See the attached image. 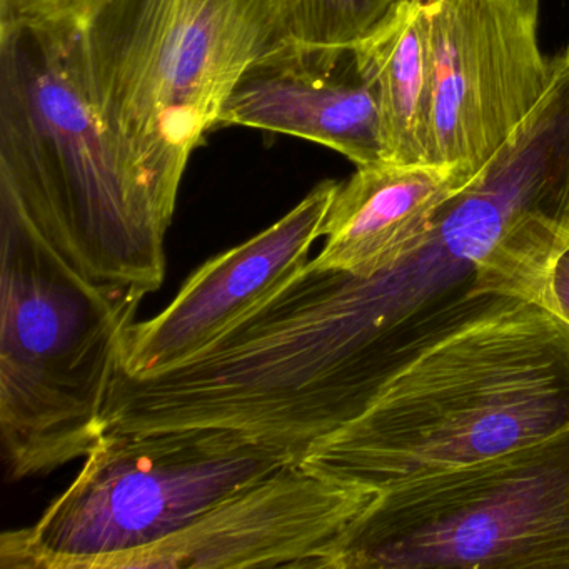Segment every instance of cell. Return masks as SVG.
<instances>
[{
  "label": "cell",
  "mask_w": 569,
  "mask_h": 569,
  "mask_svg": "<svg viewBox=\"0 0 569 569\" xmlns=\"http://www.w3.org/2000/svg\"><path fill=\"white\" fill-rule=\"evenodd\" d=\"M569 428V326L498 296L402 352L365 411L299 466L381 492Z\"/></svg>",
  "instance_id": "6da1fadb"
},
{
  "label": "cell",
  "mask_w": 569,
  "mask_h": 569,
  "mask_svg": "<svg viewBox=\"0 0 569 569\" xmlns=\"http://www.w3.org/2000/svg\"><path fill=\"white\" fill-rule=\"evenodd\" d=\"M86 88L168 232L192 152L246 71L292 41L284 0H69Z\"/></svg>",
  "instance_id": "7a4b0ae2"
},
{
  "label": "cell",
  "mask_w": 569,
  "mask_h": 569,
  "mask_svg": "<svg viewBox=\"0 0 569 569\" xmlns=\"http://www.w3.org/2000/svg\"><path fill=\"white\" fill-rule=\"evenodd\" d=\"M0 196L94 284L164 282L168 232L129 182L62 12L0 22Z\"/></svg>",
  "instance_id": "3957f363"
},
{
  "label": "cell",
  "mask_w": 569,
  "mask_h": 569,
  "mask_svg": "<svg viewBox=\"0 0 569 569\" xmlns=\"http://www.w3.org/2000/svg\"><path fill=\"white\" fill-rule=\"evenodd\" d=\"M0 435L14 479L86 458L108 432L109 389L141 292L79 274L0 196Z\"/></svg>",
  "instance_id": "277c9868"
},
{
  "label": "cell",
  "mask_w": 569,
  "mask_h": 569,
  "mask_svg": "<svg viewBox=\"0 0 569 569\" xmlns=\"http://www.w3.org/2000/svg\"><path fill=\"white\" fill-rule=\"evenodd\" d=\"M295 459L226 428L106 432L41 518L0 539L4 569H109Z\"/></svg>",
  "instance_id": "5b68a950"
},
{
  "label": "cell",
  "mask_w": 569,
  "mask_h": 569,
  "mask_svg": "<svg viewBox=\"0 0 569 569\" xmlns=\"http://www.w3.org/2000/svg\"><path fill=\"white\" fill-rule=\"evenodd\" d=\"M569 569V428L378 492L332 569Z\"/></svg>",
  "instance_id": "8992f818"
},
{
  "label": "cell",
  "mask_w": 569,
  "mask_h": 569,
  "mask_svg": "<svg viewBox=\"0 0 569 569\" xmlns=\"http://www.w3.org/2000/svg\"><path fill=\"white\" fill-rule=\"evenodd\" d=\"M539 0H426V161L475 178L551 84Z\"/></svg>",
  "instance_id": "52a82bcc"
},
{
  "label": "cell",
  "mask_w": 569,
  "mask_h": 569,
  "mask_svg": "<svg viewBox=\"0 0 569 569\" xmlns=\"http://www.w3.org/2000/svg\"><path fill=\"white\" fill-rule=\"evenodd\" d=\"M378 492L288 465L246 486L178 535L109 569H332Z\"/></svg>",
  "instance_id": "ba28073f"
},
{
  "label": "cell",
  "mask_w": 569,
  "mask_h": 569,
  "mask_svg": "<svg viewBox=\"0 0 569 569\" xmlns=\"http://www.w3.org/2000/svg\"><path fill=\"white\" fill-rule=\"evenodd\" d=\"M338 189L331 179L319 182L278 222L196 269L164 311L129 326L119 369L154 378L214 348L311 261Z\"/></svg>",
  "instance_id": "9c48e42d"
},
{
  "label": "cell",
  "mask_w": 569,
  "mask_h": 569,
  "mask_svg": "<svg viewBox=\"0 0 569 569\" xmlns=\"http://www.w3.org/2000/svg\"><path fill=\"white\" fill-rule=\"evenodd\" d=\"M306 139L361 166L389 162L381 112L352 48L289 41L256 61L232 89L218 129Z\"/></svg>",
  "instance_id": "30bf717a"
},
{
  "label": "cell",
  "mask_w": 569,
  "mask_h": 569,
  "mask_svg": "<svg viewBox=\"0 0 569 569\" xmlns=\"http://www.w3.org/2000/svg\"><path fill=\"white\" fill-rule=\"evenodd\" d=\"M471 176L449 166H361L339 184L322 226L316 269L371 278L398 264L431 231L436 216Z\"/></svg>",
  "instance_id": "8fae6325"
},
{
  "label": "cell",
  "mask_w": 569,
  "mask_h": 569,
  "mask_svg": "<svg viewBox=\"0 0 569 569\" xmlns=\"http://www.w3.org/2000/svg\"><path fill=\"white\" fill-rule=\"evenodd\" d=\"M352 51L359 74L372 89L381 112L389 162L425 164L429 99L426 0H401Z\"/></svg>",
  "instance_id": "7c38bea8"
},
{
  "label": "cell",
  "mask_w": 569,
  "mask_h": 569,
  "mask_svg": "<svg viewBox=\"0 0 569 569\" xmlns=\"http://www.w3.org/2000/svg\"><path fill=\"white\" fill-rule=\"evenodd\" d=\"M401 0H284L292 41L355 48L378 29Z\"/></svg>",
  "instance_id": "4fadbf2b"
},
{
  "label": "cell",
  "mask_w": 569,
  "mask_h": 569,
  "mask_svg": "<svg viewBox=\"0 0 569 569\" xmlns=\"http://www.w3.org/2000/svg\"><path fill=\"white\" fill-rule=\"evenodd\" d=\"M532 301L569 326V239L546 262Z\"/></svg>",
  "instance_id": "5bb4252c"
},
{
  "label": "cell",
  "mask_w": 569,
  "mask_h": 569,
  "mask_svg": "<svg viewBox=\"0 0 569 569\" xmlns=\"http://www.w3.org/2000/svg\"><path fill=\"white\" fill-rule=\"evenodd\" d=\"M68 2L69 0H0V22L51 18L59 14Z\"/></svg>",
  "instance_id": "9a60e30c"
}]
</instances>
